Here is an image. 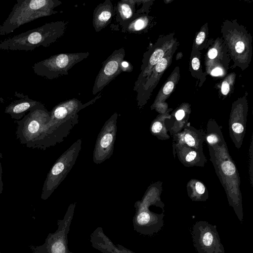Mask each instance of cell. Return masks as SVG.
<instances>
[{"label": "cell", "instance_id": "19", "mask_svg": "<svg viewBox=\"0 0 253 253\" xmlns=\"http://www.w3.org/2000/svg\"><path fill=\"white\" fill-rule=\"evenodd\" d=\"M174 87V84L172 82H168L164 86L163 91V93L168 95L171 93Z\"/></svg>", "mask_w": 253, "mask_h": 253}, {"label": "cell", "instance_id": "14", "mask_svg": "<svg viewBox=\"0 0 253 253\" xmlns=\"http://www.w3.org/2000/svg\"><path fill=\"white\" fill-rule=\"evenodd\" d=\"M41 103L27 97L11 102L5 107L4 112L10 115L12 119L18 121L22 119L26 113Z\"/></svg>", "mask_w": 253, "mask_h": 253}, {"label": "cell", "instance_id": "26", "mask_svg": "<svg viewBox=\"0 0 253 253\" xmlns=\"http://www.w3.org/2000/svg\"><path fill=\"white\" fill-rule=\"evenodd\" d=\"M221 89L223 95H227L228 93L230 88L229 84L226 81L223 82Z\"/></svg>", "mask_w": 253, "mask_h": 253}, {"label": "cell", "instance_id": "18", "mask_svg": "<svg viewBox=\"0 0 253 253\" xmlns=\"http://www.w3.org/2000/svg\"><path fill=\"white\" fill-rule=\"evenodd\" d=\"M162 128V124L159 121L154 122L151 126V130L153 133H157L160 132Z\"/></svg>", "mask_w": 253, "mask_h": 253}, {"label": "cell", "instance_id": "23", "mask_svg": "<svg viewBox=\"0 0 253 253\" xmlns=\"http://www.w3.org/2000/svg\"><path fill=\"white\" fill-rule=\"evenodd\" d=\"M197 153L195 151H190L185 156V160L190 162L194 161L197 157Z\"/></svg>", "mask_w": 253, "mask_h": 253}, {"label": "cell", "instance_id": "9", "mask_svg": "<svg viewBox=\"0 0 253 253\" xmlns=\"http://www.w3.org/2000/svg\"><path fill=\"white\" fill-rule=\"evenodd\" d=\"M125 50L123 47L115 50L103 62L102 66L95 78L92 94L95 95L122 73L121 63L124 60Z\"/></svg>", "mask_w": 253, "mask_h": 253}, {"label": "cell", "instance_id": "8", "mask_svg": "<svg viewBox=\"0 0 253 253\" xmlns=\"http://www.w3.org/2000/svg\"><path fill=\"white\" fill-rule=\"evenodd\" d=\"M118 115L115 112L104 124L96 139L93 152V161L100 164L112 155L117 132Z\"/></svg>", "mask_w": 253, "mask_h": 253}, {"label": "cell", "instance_id": "24", "mask_svg": "<svg viewBox=\"0 0 253 253\" xmlns=\"http://www.w3.org/2000/svg\"><path fill=\"white\" fill-rule=\"evenodd\" d=\"M206 37V34L205 32L201 31L200 32L196 38V42L197 44H200L204 41Z\"/></svg>", "mask_w": 253, "mask_h": 253}, {"label": "cell", "instance_id": "12", "mask_svg": "<svg viewBox=\"0 0 253 253\" xmlns=\"http://www.w3.org/2000/svg\"><path fill=\"white\" fill-rule=\"evenodd\" d=\"M136 0H122L117 3L114 8L116 21L121 26L122 30L136 17L135 5Z\"/></svg>", "mask_w": 253, "mask_h": 253}, {"label": "cell", "instance_id": "6", "mask_svg": "<svg viewBox=\"0 0 253 253\" xmlns=\"http://www.w3.org/2000/svg\"><path fill=\"white\" fill-rule=\"evenodd\" d=\"M75 206V203L69 206L63 219L58 220L56 231L49 233L42 245L30 246L32 253H73L68 247L67 235Z\"/></svg>", "mask_w": 253, "mask_h": 253}, {"label": "cell", "instance_id": "2", "mask_svg": "<svg viewBox=\"0 0 253 253\" xmlns=\"http://www.w3.org/2000/svg\"><path fill=\"white\" fill-rule=\"evenodd\" d=\"M61 3L58 0H17L0 26V35H7L25 24L58 13L54 8Z\"/></svg>", "mask_w": 253, "mask_h": 253}, {"label": "cell", "instance_id": "20", "mask_svg": "<svg viewBox=\"0 0 253 253\" xmlns=\"http://www.w3.org/2000/svg\"><path fill=\"white\" fill-rule=\"evenodd\" d=\"M185 142L189 146L193 147L196 144L195 140L190 134L187 133L184 136Z\"/></svg>", "mask_w": 253, "mask_h": 253}, {"label": "cell", "instance_id": "28", "mask_svg": "<svg viewBox=\"0 0 253 253\" xmlns=\"http://www.w3.org/2000/svg\"><path fill=\"white\" fill-rule=\"evenodd\" d=\"M192 66L194 70H197L200 67V61L198 58L195 57L192 60Z\"/></svg>", "mask_w": 253, "mask_h": 253}, {"label": "cell", "instance_id": "16", "mask_svg": "<svg viewBox=\"0 0 253 253\" xmlns=\"http://www.w3.org/2000/svg\"><path fill=\"white\" fill-rule=\"evenodd\" d=\"M168 65V60L166 58H163L156 65L155 71L157 73L163 72L167 67Z\"/></svg>", "mask_w": 253, "mask_h": 253}, {"label": "cell", "instance_id": "15", "mask_svg": "<svg viewBox=\"0 0 253 253\" xmlns=\"http://www.w3.org/2000/svg\"><path fill=\"white\" fill-rule=\"evenodd\" d=\"M222 167L223 171L228 175L233 174L235 170L234 165L230 161L224 162L222 164Z\"/></svg>", "mask_w": 253, "mask_h": 253}, {"label": "cell", "instance_id": "4", "mask_svg": "<svg viewBox=\"0 0 253 253\" xmlns=\"http://www.w3.org/2000/svg\"><path fill=\"white\" fill-rule=\"evenodd\" d=\"M89 55L87 51L57 54L35 63L32 68L37 75L53 80L68 75L70 69Z\"/></svg>", "mask_w": 253, "mask_h": 253}, {"label": "cell", "instance_id": "22", "mask_svg": "<svg viewBox=\"0 0 253 253\" xmlns=\"http://www.w3.org/2000/svg\"><path fill=\"white\" fill-rule=\"evenodd\" d=\"M195 190L199 194H203L205 192V187L202 183L198 181L195 184Z\"/></svg>", "mask_w": 253, "mask_h": 253}, {"label": "cell", "instance_id": "32", "mask_svg": "<svg viewBox=\"0 0 253 253\" xmlns=\"http://www.w3.org/2000/svg\"><path fill=\"white\" fill-rule=\"evenodd\" d=\"M1 155L0 153V194H1L3 191V182L2 181L1 176H2V169L0 163V159L1 158Z\"/></svg>", "mask_w": 253, "mask_h": 253}, {"label": "cell", "instance_id": "1", "mask_svg": "<svg viewBox=\"0 0 253 253\" xmlns=\"http://www.w3.org/2000/svg\"><path fill=\"white\" fill-rule=\"evenodd\" d=\"M67 24L66 21L47 23L37 28L9 37L0 42V50L29 51L41 46L48 47L63 36Z\"/></svg>", "mask_w": 253, "mask_h": 253}, {"label": "cell", "instance_id": "11", "mask_svg": "<svg viewBox=\"0 0 253 253\" xmlns=\"http://www.w3.org/2000/svg\"><path fill=\"white\" fill-rule=\"evenodd\" d=\"M114 16V7L110 0L99 4L94 9L92 24L96 32L106 28Z\"/></svg>", "mask_w": 253, "mask_h": 253}, {"label": "cell", "instance_id": "31", "mask_svg": "<svg viewBox=\"0 0 253 253\" xmlns=\"http://www.w3.org/2000/svg\"><path fill=\"white\" fill-rule=\"evenodd\" d=\"M217 50L215 48L211 49L208 52V56L210 59H214L217 55Z\"/></svg>", "mask_w": 253, "mask_h": 253}, {"label": "cell", "instance_id": "13", "mask_svg": "<svg viewBox=\"0 0 253 253\" xmlns=\"http://www.w3.org/2000/svg\"><path fill=\"white\" fill-rule=\"evenodd\" d=\"M90 242L92 246L102 253H126L121 245H115L104 234L101 228L91 234Z\"/></svg>", "mask_w": 253, "mask_h": 253}, {"label": "cell", "instance_id": "3", "mask_svg": "<svg viewBox=\"0 0 253 253\" xmlns=\"http://www.w3.org/2000/svg\"><path fill=\"white\" fill-rule=\"evenodd\" d=\"M82 139L76 141L56 161L44 182L41 199L47 200L65 178L78 157L82 147Z\"/></svg>", "mask_w": 253, "mask_h": 253}, {"label": "cell", "instance_id": "7", "mask_svg": "<svg viewBox=\"0 0 253 253\" xmlns=\"http://www.w3.org/2000/svg\"><path fill=\"white\" fill-rule=\"evenodd\" d=\"M79 121L76 115L60 122L49 124L43 126L38 140L31 148L45 150L63 141Z\"/></svg>", "mask_w": 253, "mask_h": 253}, {"label": "cell", "instance_id": "21", "mask_svg": "<svg viewBox=\"0 0 253 253\" xmlns=\"http://www.w3.org/2000/svg\"><path fill=\"white\" fill-rule=\"evenodd\" d=\"M232 129L236 133H241L244 131V128L242 124L235 123L232 125Z\"/></svg>", "mask_w": 253, "mask_h": 253}, {"label": "cell", "instance_id": "30", "mask_svg": "<svg viewBox=\"0 0 253 253\" xmlns=\"http://www.w3.org/2000/svg\"><path fill=\"white\" fill-rule=\"evenodd\" d=\"M184 116H185L184 111L181 109L178 110L175 114V117L176 120L178 121L181 120L183 118Z\"/></svg>", "mask_w": 253, "mask_h": 253}, {"label": "cell", "instance_id": "17", "mask_svg": "<svg viewBox=\"0 0 253 253\" xmlns=\"http://www.w3.org/2000/svg\"><path fill=\"white\" fill-rule=\"evenodd\" d=\"M133 69V67L130 62L123 60L121 63V70L122 72H130Z\"/></svg>", "mask_w": 253, "mask_h": 253}, {"label": "cell", "instance_id": "27", "mask_svg": "<svg viewBox=\"0 0 253 253\" xmlns=\"http://www.w3.org/2000/svg\"><path fill=\"white\" fill-rule=\"evenodd\" d=\"M207 140L209 143L213 144L217 142L218 138L215 135L212 134L208 135Z\"/></svg>", "mask_w": 253, "mask_h": 253}, {"label": "cell", "instance_id": "33", "mask_svg": "<svg viewBox=\"0 0 253 253\" xmlns=\"http://www.w3.org/2000/svg\"></svg>", "mask_w": 253, "mask_h": 253}, {"label": "cell", "instance_id": "5", "mask_svg": "<svg viewBox=\"0 0 253 253\" xmlns=\"http://www.w3.org/2000/svg\"><path fill=\"white\" fill-rule=\"evenodd\" d=\"M50 112L42 103L32 109L17 124L16 134L20 142L29 148L39 138L43 126L49 121Z\"/></svg>", "mask_w": 253, "mask_h": 253}, {"label": "cell", "instance_id": "10", "mask_svg": "<svg viewBox=\"0 0 253 253\" xmlns=\"http://www.w3.org/2000/svg\"><path fill=\"white\" fill-rule=\"evenodd\" d=\"M101 96V94L99 93L85 104L76 98L62 102L56 105L50 111V120L47 123H54L68 119L78 114L82 109L93 104Z\"/></svg>", "mask_w": 253, "mask_h": 253}, {"label": "cell", "instance_id": "25", "mask_svg": "<svg viewBox=\"0 0 253 253\" xmlns=\"http://www.w3.org/2000/svg\"><path fill=\"white\" fill-rule=\"evenodd\" d=\"M235 50L237 52L240 53L242 52L245 48V44L242 41H238L235 45Z\"/></svg>", "mask_w": 253, "mask_h": 253}, {"label": "cell", "instance_id": "29", "mask_svg": "<svg viewBox=\"0 0 253 253\" xmlns=\"http://www.w3.org/2000/svg\"><path fill=\"white\" fill-rule=\"evenodd\" d=\"M223 73L222 70L219 67H216L211 72V75L212 76H218L221 75Z\"/></svg>", "mask_w": 253, "mask_h": 253}]
</instances>
